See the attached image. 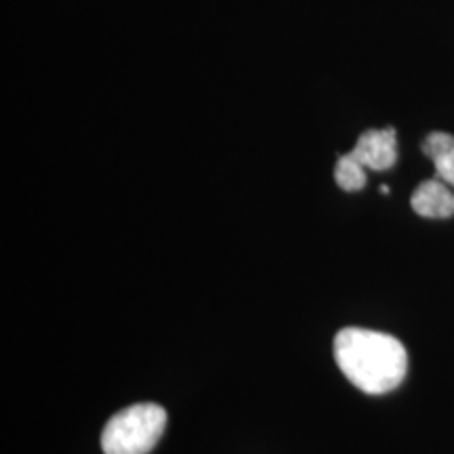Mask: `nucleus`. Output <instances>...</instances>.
Masks as SVG:
<instances>
[{"label": "nucleus", "mask_w": 454, "mask_h": 454, "mask_svg": "<svg viewBox=\"0 0 454 454\" xmlns=\"http://www.w3.org/2000/svg\"><path fill=\"white\" fill-rule=\"evenodd\" d=\"M167 427V411L144 402L118 411L101 434L104 454H150Z\"/></svg>", "instance_id": "obj_2"}, {"label": "nucleus", "mask_w": 454, "mask_h": 454, "mask_svg": "<svg viewBox=\"0 0 454 454\" xmlns=\"http://www.w3.org/2000/svg\"><path fill=\"white\" fill-rule=\"evenodd\" d=\"M381 194H385V196L389 194V187H387V185H383V187H381Z\"/></svg>", "instance_id": "obj_7"}, {"label": "nucleus", "mask_w": 454, "mask_h": 454, "mask_svg": "<svg viewBox=\"0 0 454 454\" xmlns=\"http://www.w3.org/2000/svg\"><path fill=\"white\" fill-rule=\"evenodd\" d=\"M371 170H387L397 162L395 129H371L357 137V144L349 152Z\"/></svg>", "instance_id": "obj_3"}, {"label": "nucleus", "mask_w": 454, "mask_h": 454, "mask_svg": "<svg viewBox=\"0 0 454 454\" xmlns=\"http://www.w3.org/2000/svg\"><path fill=\"white\" fill-rule=\"evenodd\" d=\"M334 181L345 192L362 190L366 185V167L351 154L339 156L334 164Z\"/></svg>", "instance_id": "obj_6"}, {"label": "nucleus", "mask_w": 454, "mask_h": 454, "mask_svg": "<svg viewBox=\"0 0 454 454\" xmlns=\"http://www.w3.org/2000/svg\"><path fill=\"white\" fill-rule=\"evenodd\" d=\"M412 211L427 219H448L454 215V194L442 179L423 181L411 198Z\"/></svg>", "instance_id": "obj_4"}, {"label": "nucleus", "mask_w": 454, "mask_h": 454, "mask_svg": "<svg viewBox=\"0 0 454 454\" xmlns=\"http://www.w3.org/2000/svg\"><path fill=\"white\" fill-rule=\"evenodd\" d=\"M425 156L434 162L438 179L450 185L454 177V137L448 133H431L423 141Z\"/></svg>", "instance_id": "obj_5"}, {"label": "nucleus", "mask_w": 454, "mask_h": 454, "mask_svg": "<svg viewBox=\"0 0 454 454\" xmlns=\"http://www.w3.org/2000/svg\"><path fill=\"white\" fill-rule=\"evenodd\" d=\"M450 185H452V187H454V177H452V181H450Z\"/></svg>", "instance_id": "obj_8"}, {"label": "nucleus", "mask_w": 454, "mask_h": 454, "mask_svg": "<svg viewBox=\"0 0 454 454\" xmlns=\"http://www.w3.org/2000/svg\"><path fill=\"white\" fill-rule=\"evenodd\" d=\"M333 351L340 372L364 394H387L406 377L408 354L391 334L356 326L343 328L334 337Z\"/></svg>", "instance_id": "obj_1"}]
</instances>
